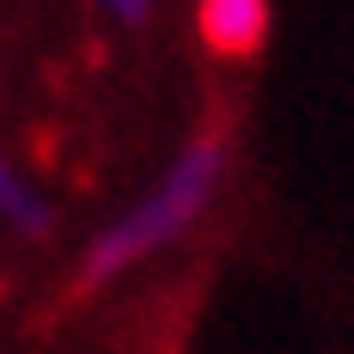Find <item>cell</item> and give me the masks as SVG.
Wrapping results in <instances>:
<instances>
[{
  "label": "cell",
  "mask_w": 354,
  "mask_h": 354,
  "mask_svg": "<svg viewBox=\"0 0 354 354\" xmlns=\"http://www.w3.org/2000/svg\"><path fill=\"white\" fill-rule=\"evenodd\" d=\"M0 220H6L19 239H37V245L55 232V208H49V202L31 189V177L19 171L6 153H0Z\"/></svg>",
  "instance_id": "3957f363"
},
{
  "label": "cell",
  "mask_w": 354,
  "mask_h": 354,
  "mask_svg": "<svg viewBox=\"0 0 354 354\" xmlns=\"http://www.w3.org/2000/svg\"><path fill=\"white\" fill-rule=\"evenodd\" d=\"M92 6H104L116 25H129V31H141L147 19H153V0H92Z\"/></svg>",
  "instance_id": "277c9868"
},
{
  "label": "cell",
  "mask_w": 354,
  "mask_h": 354,
  "mask_svg": "<svg viewBox=\"0 0 354 354\" xmlns=\"http://www.w3.org/2000/svg\"><path fill=\"white\" fill-rule=\"evenodd\" d=\"M196 37L214 62H257L269 43V0H196Z\"/></svg>",
  "instance_id": "7a4b0ae2"
},
{
  "label": "cell",
  "mask_w": 354,
  "mask_h": 354,
  "mask_svg": "<svg viewBox=\"0 0 354 354\" xmlns=\"http://www.w3.org/2000/svg\"><path fill=\"white\" fill-rule=\"evenodd\" d=\"M226 171H232V129H226V122L196 129L189 141L177 147V159L159 171V183H153L122 220H110L104 232L86 245V263H80L73 293H98V287H110L116 275L141 269L147 257H159V250H171L177 239H189L196 220L214 208Z\"/></svg>",
  "instance_id": "6da1fadb"
}]
</instances>
